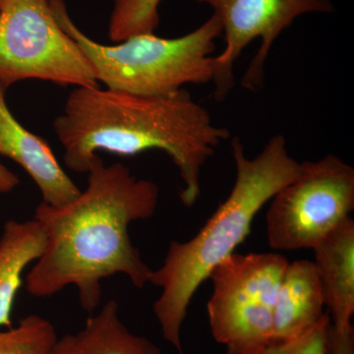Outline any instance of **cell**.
Returning a JSON list of instances; mask_svg holds the SVG:
<instances>
[{"label":"cell","instance_id":"5b68a950","mask_svg":"<svg viewBox=\"0 0 354 354\" xmlns=\"http://www.w3.org/2000/svg\"><path fill=\"white\" fill-rule=\"evenodd\" d=\"M288 264L278 252L234 253L212 272L209 329L227 353L256 354L272 344L274 304Z\"/></svg>","mask_w":354,"mask_h":354},{"label":"cell","instance_id":"52a82bcc","mask_svg":"<svg viewBox=\"0 0 354 354\" xmlns=\"http://www.w3.org/2000/svg\"><path fill=\"white\" fill-rule=\"evenodd\" d=\"M354 209V169L335 155L300 162L297 178L272 198L266 215L276 251L313 249Z\"/></svg>","mask_w":354,"mask_h":354},{"label":"cell","instance_id":"8992f818","mask_svg":"<svg viewBox=\"0 0 354 354\" xmlns=\"http://www.w3.org/2000/svg\"><path fill=\"white\" fill-rule=\"evenodd\" d=\"M97 88L78 44L58 24L53 0H6L0 8V83L23 80Z\"/></svg>","mask_w":354,"mask_h":354},{"label":"cell","instance_id":"2e32d148","mask_svg":"<svg viewBox=\"0 0 354 354\" xmlns=\"http://www.w3.org/2000/svg\"><path fill=\"white\" fill-rule=\"evenodd\" d=\"M330 316L288 341L274 342L256 354H330ZM227 354H232L227 353Z\"/></svg>","mask_w":354,"mask_h":354},{"label":"cell","instance_id":"30bf717a","mask_svg":"<svg viewBox=\"0 0 354 354\" xmlns=\"http://www.w3.org/2000/svg\"><path fill=\"white\" fill-rule=\"evenodd\" d=\"M324 300L335 334L353 332L354 221L349 218L313 248Z\"/></svg>","mask_w":354,"mask_h":354},{"label":"cell","instance_id":"ba28073f","mask_svg":"<svg viewBox=\"0 0 354 354\" xmlns=\"http://www.w3.org/2000/svg\"><path fill=\"white\" fill-rule=\"evenodd\" d=\"M211 7L220 21L225 46L214 57V97L223 102L234 87V64L244 48L260 39L259 50L242 77V87L258 92L264 87L265 66L274 41L300 16L332 13L330 0H196Z\"/></svg>","mask_w":354,"mask_h":354},{"label":"cell","instance_id":"7c38bea8","mask_svg":"<svg viewBox=\"0 0 354 354\" xmlns=\"http://www.w3.org/2000/svg\"><path fill=\"white\" fill-rule=\"evenodd\" d=\"M46 235L36 220L6 221L0 237V328L12 327V308L23 272L41 257Z\"/></svg>","mask_w":354,"mask_h":354},{"label":"cell","instance_id":"ffe728a7","mask_svg":"<svg viewBox=\"0 0 354 354\" xmlns=\"http://www.w3.org/2000/svg\"><path fill=\"white\" fill-rule=\"evenodd\" d=\"M4 2H6V0H0V8L3 6Z\"/></svg>","mask_w":354,"mask_h":354},{"label":"cell","instance_id":"8fae6325","mask_svg":"<svg viewBox=\"0 0 354 354\" xmlns=\"http://www.w3.org/2000/svg\"><path fill=\"white\" fill-rule=\"evenodd\" d=\"M322 285L313 261L288 262L274 310L272 344L304 334L327 315Z\"/></svg>","mask_w":354,"mask_h":354},{"label":"cell","instance_id":"7a4b0ae2","mask_svg":"<svg viewBox=\"0 0 354 354\" xmlns=\"http://www.w3.org/2000/svg\"><path fill=\"white\" fill-rule=\"evenodd\" d=\"M53 129L64 147L65 165L78 174H87L100 151L124 157L150 150L167 153L178 169L179 197L186 207L194 206L201 195L203 167L232 137L185 88L142 95L77 87Z\"/></svg>","mask_w":354,"mask_h":354},{"label":"cell","instance_id":"6da1fadb","mask_svg":"<svg viewBox=\"0 0 354 354\" xmlns=\"http://www.w3.org/2000/svg\"><path fill=\"white\" fill-rule=\"evenodd\" d=\"M87 174V187L69 204L37 207L34 218L46 245L26 288L32 297H48L75 286L81 307L93 314L101 304L102 279L124 274L136 288L150 281L153 270L133 244L129 227L155 215L160 188L120 162L104 165L97 153Z\"/></svg>","mask_w":354,"mask_h":354},{"label":"cell","instance_id":"9a60e30c","mask_svg":"<svg viewBox=\"0 0 354 354\" xmlns=\"http://www.w3.org/2000/svg\"><path fill=\"white\" fill-rule=\"evenodd\" d=\"M162 0H114L109 36L114 43L141 34H153L160 23Z\"/></svg>","mask_w":354,"mask_h":354},{"label":"cell","instance_id":"9c48e42d","mask_svg":"<svg viewBox=\"0 0 354 354\" xmlns=\"http://www.w3.org/2000/svg\"><path fill=\"white\" fill-rule=\"evenodd\" d=\"M7 88L0 83V155L10 158L29 174L44 204H69L82 190L62 169L48 142L14 118L6 104Z\"/></svg>","mask_w":354,"mask_h":354},{"label":"cell","instance_id":"3957f363","mask_svg":"<svg viewBox=\"0 0 354 354\" xmlns=\"http://www.w3.org/2000/svg\"><path fill=\"white\" fill-rule=\"evenodd\" d=\"M236 178L230 195L189 241H172L150 281L162 290L153 311L162 337L184 354L180 332L195 293L212 272L235 253L250 234L260 209L297 178L300 162L291 157L283 135L268 141L257 156L247 158L241 139L230 141Z\"/></svg>","mask_w":354,"mask_h":354},{"label":"cell","instance_id":"d6986e66","mask_svg":"<svg viewBox=\"0 0 354 354\" xmlns=\"http://www.w3.org/2000/svg\"><path fill=\"white\" fill-rule=\"evenodd\" d=\"M55 354H82L79 348L75 335H65L59 337Z\"/></svg>","mask_w":354,"mask_h":354},{"label":"cell","instance_id":"5bb4252c","mask_svg":"<svg viewBox=\"0 0 354 354\" xmlns=\"http://www.w3.org/2000/svg\"><path fill=\"white\" fill-rule=\"evenodd\" d=\"M58 339L48 319L32 314L16 327L0 330V354H55Z\"/></svg>","mask_w":354,"mask_h":354},{"label":"cell","instance_id":"277c9868","mask_svg":"<svg viewBox=\"0 0 354 354\" xmlns=\"http://www.w3.org/2000/svg\"><path fill=\"white\" fill-rule=\"evenodd\" d=\"M60 27L78 44L94 70L97 82L128 94L162 95L184 86L212 82L216 41L223 36L220 21L212 15L194 31L165 39L141 34L106 46L88 38L72 21L64 0H53Z\"/></svg>","mask_w":354,"mask_h":354},{"label":"cell","instance_id":"ac0fdd59","mask_svg":"<svg viewBox=\"0 0 354 354\" xmlns=\"http://www.w3.org/2000/svg\"><path fill=\"white\" fill-rule=\"evenodd\" d=\"M19 183V177L0 162V193L11 192Z\"/></svg>","mask_w":354,"mask_h":354},{"label":"cell","instance_id":"e0dca14e","mask_svg":"<svg viewBox=\"0 0 354 354\" xmlns=\"http://www.w3.org/2000/svg\"><path fill=\"white\" fill-rule=\"evenodd\" d=\"M330 354H354L353 332L334 334L330 330Z\"/></svg>","mask_w":354,"mask_h":354},{"label":"cell","instance_id":"4fadbf2b","mask_svg":"<svg viewBox=\"0 0 354 354\" xmlns=\"http://www.w3.org/2000/svg\"><path fill=\"white\" fill-rule=\"evenodd\" d=\"M120 307L109 300L97 314H91L85 327L75 335L82 354H164L145 337L133 334L120 320Z\"/></svg>","mask_w":354,"mask_h":354}]
</instances>
